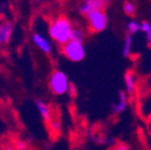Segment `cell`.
<instances>
[{
    "label": "cell",
    "mask_w": 151,
    "mask_h": 150,
    "mask_svg": "<svg viewBox=\"0 0 151 150\" xmlns=\"http://www.w3.org/2000/svg\"><path fill=\"white\" fill-rule=\"evenodd\" d=\"M140 31V23L136 19H131L127 23V34L129 35H136Z\"/></svg>",
    "instance_id": "14"
},
{
    "label": "cell",
    "mask_w": 151,
    "mask_h": 150,
    "mask_svg": "<svg viewBox=\"0 0 151 150\" xmlns=\"http://www.w3.org/2000/svg\"><path fill=\"white\" fill-rule=\"evenodd\" d=\"M86 21L91 32H101L108 27V16L103 10L90 12L86 16Z\"/></svg>",
    "instance_id": "4"
},
{
    "label": "cell",
    "mask_w": 151,
    "mask_h": 150,
    "mask_svg": "<svg viewBox=\"0 0 151 150\" xmlns=\"http://www.w3.org/2000/svg\"><path fill=\"white\" fill-rule=\"evenodd\" d=\"M72 29H73V24L70 18L65 14H60L55 17L50 22L48 27V35L50 40H53L55 43H58L63 47L71 40Z\"/></svg>",
    "instance_id": "1"
},
{
    "label": "cell",
    "mask_w": 151,
    "mask_h": 150,
    "mask_svg": "<svg viewBox=\"0 0 151 150\" xmlns=\"http://www.w3.org/2000/svg\"><path fill=\"white\" fill-rule=\"evenodd\" d=\"M1 150H16V148H14V144L7 142V143H4L1 145Z\"/></svg>",
    "instance_id": "19"
},
{
    "label": "cell",
    "mask_w": 151,
    "mask_h": 150,
    "mask_svg": "<svg viewBox=\"0 0 151 150\" xmlns=\"http://www.w3.org/2000/svg\"><path fill=\"white\" fill-rule=\"evenodd\" d=\"M70 81L67 74L61 70H54L48 79V88L56 96H63L68 92L70 89Z\"/></svg>",
    "instance_id": "2"
},
{
    "label": "cell",
    "mask_w": 151,
    "mask_h": 150,
    "mask_svg": "<svg viewBox=\"0 0 151 150\" xmlns=\"http://www.w3.org/2000/svg\"><path fill=\"white\" fill-rule=\"evenodd\" d=\"M113 150H129V148L124 143H118V144L114 145Z\"/></svg>",
    "instance_id": "18"
},
{
    "label": "cell",
    "mask_w": 151,
    "mask_h": 150,
    "mask_svg": "<svg viewBox=\"0 0 151 150\" xmlns=\"http://www.w3.org/2000/svg\"><path fill=\"white\" fill-rule=\"evenodd\" d=\"M108 5L109 1H104V0H86L79 6V13L86 17L92 11H99V10L104 11Z\"/></svg>",
    "instance_id": "5"
},
{
    "label": "cell",
    "mask_w": 151,
    "mask_h": 150,
    "mask_svg": "<svg viewBox=\"0 0 151 150\" xmlns=\"http://www.w3.org/2000/svg\"><path fill=\"white\" fill-rule=\"evenodd\" d=\"M122 10H124V12H125L126 16L132 17V16L136 14V11H137L136 4L132 3V1H125L124 5H122Z\"/></svg>",
    "instance_id": "15"
},
{
    "label": "cell",
    "mask_w": 151,
    "mask_h": 150,
    "mask_svg": "<svg viewBox=\"0 0 151 150\" xmlns=\"http://www.w3.org/2000/svg\"><path fill=\"white\" fill-rule=\"evenodd\" d=\"M61 52L66 59L73 63H79L85 58V47L79 42L68 41L61 47Z\"/></svg>",
    "instance_id": "3"
},
{
    "label": "cell",
    "mask_w": 151,
    "mask_h": 150,
    "mask_svg": "<svg viewBox=\"0 0 151 150\" xmlns=\"http://www.w3.org/2000/svg\"><path fill=\"white\" fill-rule=\"evenodd\" d=\"M124 81H125L126 94L127 95H133V94L136 92V87H137L134 73L131 72V71H127L126 74H125V77H124Z\"/></svg>",
    "instance_id": "10"
},
{
    "label": "cell",
    "mask_w": 151,
    "mask_h": 150,
    "mask_svg": "<svg viewBox=\"0 0 151 150\" xmlns=\"http://www.w3.org/2000/svg\"><path fill=\"white\" fill-rule=\"evenodd\" d=\"M67 94H70V95L72 96V97H74L76 96V88H74V85L73 84H71L70 85V89H68V92Z\"/></svg>",
    "instance_id": "20"
},
{
    "label": "cell",
    "mask_w": 151,
    "mask_h": 150,
    "mask_svg": "<svg viewBox=\"0 0 151 150\" xmlns=\"http://www.w3.org/2000/svg\"><path fill=\"white\" fill-rule=\"evenodd\" d=\"M14 148H16V150H31L29 144L25 143L22 139H16L14 141Z\"/></svg>",
    "instance_id": "16"
},
{
    "label": "cell",
    "mask_w": 151,
    "mask_h": 150,
    "mask_svg": "<svg viewBox=\"0 0 151 150\" xmlns=\"http://www.w3.org/2000/svg\"><path fill=\"white\" fill-rule=\"evenodd\" d=\"M127 105H128V100H127V94L125 91H119L118 94V100L113 105V113L115 114H120L122 112L127 108Z\"/></svg>",
    "instance_id": "9"
},
{
    "label": "cell",
    "mask_w": 151,
    "mask_h": 150,
    "mask_svg": "<svg viewBox=\"0 0 151 150\" xmlns=\"http://www.w3.org/2000/svg\"><path fill=\"white\" fill-rule=\"evenodd\" d=\"M13 34V23L9 19H0V45H7Z\"/></svg>",
    "instance_id": "6"
},
{
    "label": "cell",
    "mask_w": 151,
    "mask_h": 150,
    "mask_svg": "<svg viewBox=\"0 0 151 150\" xmlns=\"http://www.w3.org/2000/svg\"><path fill=\"white\" fill-rule=\"evenodd\" d=\"M31 40L34 42V45L39 48L42 53L45 54H50L53 52V46H52V42L46 39V37L41 34V32H34L32 36H31Z\"/></svg>",
    "instance_id": "7"
},
{
    "label": "cell",
    "mask_w": 151,
    "mask_h": 150,
    "mask_svg": "<svg viewBox=\"0 0 151 150\" xmlns=\"http://www.w3.org/2000/svg\"><path fill=\"white\" fill-rule=\"evenodd\" d=\"M35 106H36L37 110H39L41 118H42L47 124H49L50 120L53 119V117H52V109H50L49 105H48L46 101H43L42 99H36V100H35Z\"/></svg>",
    "instance_id": "8"
},
{
    "label": "cell",
    "mask_w": 151,
    "mask_h": 150,
    "mask_svg": "<svg viewBox=\"0 0 151 150\" xmlns=\"http://www.w3.org/2000/svg\"><path fill=\"white\" fill-rule=\"evenodd\" d=\"M84 37H85V32H84V30H83L82 28H79V27H73L72 32H71V40H70V41H74V42L83 43Z\"/></svg>",
    "instance_id": "12"
},
{
    "label": "cell",
    "mask_w": 151,
    "mask_h": 150,
    "mask_svg": "<svg viewBox=\"0 0 151 150\" xmlns=\"http://www.w3.org/2000/svg\"><path fill=\"white\" fill-rule=\"evenodd\" d=\"M132 46H133V36L126 34L124 39V45H122V57L128 58L132 53Z\"/></svg>",
    "instance_id": "11"
},
{
    "label": "cell",
    "mask_w": 151,
    "mask_h": 150,
    "mask_svg": "<svg viewBox=\"0 0 151 150\" xmlns=\"http://www.w3.org/2000/svg\"><path fill=\"white\" fill-rule=\"evenodd\" d=\"M140 31H142V32L144 34V36H145L146 43L150 45V43H151V24H150L149 22H146V21L142 22V23H140Z\"/></svg>",
    "instance_id": "13"
},
{
    "label": "cell",
    "mask_w": 151,
    "mask_h": 150,
    "mask_svg": "<svg viewBox=\"0 0 151 150\" xmlns=\"http://www.w3.org/2000/svg\"><path fill=\"white\" fill-rule=\"evenodd\" d=\"M49 127H50V130L53 131L54 133H59V132H60V130H61V124H60L59 120H54V119H52L50 123H49Z\"/></svg>",
    "instance_id": "17"
}]
</instances>
